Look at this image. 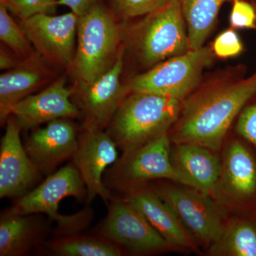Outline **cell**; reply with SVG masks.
Segmentation results:
<instances>
[{"label": "cell", "mask_w": 256, "mask_h": 256, "mask_svg": "<svg viewBox=\"0 0 256 256\" xmlns=\"http://www.w3.org/2000/svg\"><path fill=\"white\" fill-rule=\"evenodd\" d=\"M124 52L112 68L90 84L77 86L80 107L84 116V127L105 130L130 92L121 82L124 68Z\"/></svg>", "instance_id": "cell-12"}, {"label": "cell", "mask_w": 256, "mask_h": 256, "mask_svg": "<svg viewBox=\"0 0 256 256\" xmlns=\"http://www.w3.org/2000/svg\"><path fill=\"white\" fill-rule=\"evenodd\" d=\"M58 256H120L124 252L101 236L80 233L55 237L42 246Z\"/></svg>", "instance_id": "cell-22"}, {"label": "cell", "mask_w": 256, "mask_h": 256, "mask_svg": "<svg viewBox=\"0 0 256 256\" xmlns=\"http://www.w3.org/2000/svg\"><path fill=\"white\" fill-rule=\"evenodd\" d=\"M122 192L124 193L122 198L139 210L172 246L190 250L195 248L192 234L154 188H146L144 183Z\"/></svg>", "instance_id": "cell-16"}, {"label": "cell", "mask_w": 256, "mask_h": 256, "mask_svg": "<svg viewBox=\"0 0 256 256\" xmlns=\"http://www.w3.org/2000/svg\"><path fill=\"white\" fill-rule=\"evenodd\" d=\"M102 0H58V6H66L78 16L86 14Z\"/></svg>", "instance_id": "cell-30"}, {"label": "cell", "mask_w": 256, "mask_h": 256, "mask_svg": "<svg viewBox=\"0 0 256 256\" xmlns=\"http://www.w3.org/2000/svg\"><path fill=\"white\" fill-rule=\"evenodd\" d=\"M120 30L102 3L78 16L76 50L72 70L78 86L94 82L112 68L118 56Z\"/></svg>", "instance_id": "cell-4"}, {"label": "cell", "mask_w": 256, "mask_h": 256, "mask_svg": "<svg viewBox=\"0 0 256 256\" xmlns=\"http://www.w3.org/2000/svg\"><path fill=\"white\" fill-rule=\"evenodd\" d=\"M188 28L190 50L204 46L222 5L233 0H178Z\"/></svg>", "instance_id": "cell-21"}, {"label": "cell", "mask_w": 256, "mask_h": 256, "mask_svg": "<svg viewBox=\"0 0 256 256\" xmlns=\"http://www.w3.org/2000/svg\"><path fill=\"white\" fill-rule=\"evenodd\" d=\"M210 255L256 256V226L250 222L234 220L224 226L216 242L210 246Z\"/></svg>", "instance_id": "cell-23"}, {"label": "cell", "mask_w": 256, "mask_h": 256, "mask_svg": "<svg viewBox=\"0 0 256 256\" xmlns=\"http://www.w3.org/2000/svg\"><path fill=\"white\" fill-rule=\"evenodd\" d=\"M255 94L256 73L193 96L182 105L170 140L220 150L232 122Z\"/></svg>", "instance_id": "cell-1"}, {"label": "cell", "mask_w": 256, "mask_h": 256, "mask_svg": "<svg viewBox=\"0 0 256 256\" xmlns=\"http://www.w3.org/2000/svg\"><path fill=\"white\" fill-rule=\"evenodd\" d=\"M236 200H245L256 192V164L248 150L242 143L229 144L222 162L220 186Z\"/></svg>", "instance_id": "cell-20"}, {"label": "cell", "mask_w": 256, "mask_h": 256, "mask_svg": "<svg viewBox=\"0 0 256 256\" xmlns=\"http://www.w3.org/2000/svg\"><path fill=\"white\" fill-rule=\"evenodd\" d=\"M213 150L195 144H176L172 160L190 180L192 188L208 194L220 186L222 162Z\"/></svg>", "instance_id": "cell-19"}, {"label": "cell", "mask_w": 256, "mask_h": 256, "mask_svg": "<svg viewBox=\"0 0 256 256\" xmlns=\"http://www.w3.org/2000/svg\"><path fill=\"white\" fill-rule=\"evenodd\" d=\"M230 14V26L233 28H254L256 24V11L245 0H233Z\"/></svg>", "instance_id": "cell-28"}, {"label": "cell", "mask_w": 256, "mask_h": 256, "mask_svg": "<svg viewBox=\"0 0 256 256\" xmlns=\"http://www.w3.org/2000/svg\"><path fill=\"white\" fill-rule=\"evenodd\" d=\"M74 89L60 78L38 94L25 98L12 108L10 116L16 118L22 129H31L57 119L78 118L80 111L72 102Z\"/></svg>", "instance_id": "cell-15"}, {"label": "cell", "mask_w": 256, "mask_h": 256, "mask_svg": "<svg viewBox=\"0 0 256 256\" xmlns=\"http://www.w3.org/2000/svg\"><path fill=\"white\" fill-rule=\"evenodd\" d=\"M212 50L216 56L228 58L240 54L244 46L238 34L232 28L222 32L215 38Z\"/></svg>", "instance_id": "cell-27"}, {"label": "cell", "mask_w": 256, "mask_h": 256, "mask_svg": "<svg viewBox=\"0 0 256 256\" xmlns=\"http://www.w3.org/2000/svg\"><path fill=\"white\" fill-rule=\"evenodd\" d=\"M58 0H0L20 20L38 14H54Z\"/></svg>", "instance_id": "cell-25"}, {"label": "cell", "mask_w": 256, "mask_h": 256, "mask_svg": "<svg viewBox=\"0 0 256 256\" xmlns=\"http://www.w3.org/2000/svg\"><path fill=\"white\" fill-rule=\"evenodd\" d=\"M0 52H1L0 53V68L1 70H11V69L20 66L24 62V60H20L18 56L12 55L2 47Z\"/></svg>", "instance_id": "cell-31"}, {"label": "cell", "mask_w": 256, "mask_h": 256, "mask_svg": "<svg viewBox=\"0 0 256 256\" xmlns=\"http://www.w3.org/2000/svg\"><path fill=\"white\" fill-rule=\"evenodd\" d=\"M170 142L165 133L136 150L124 152L106 170L104 176L106 188L111 192H122L149 180L166 178L192 188L190 180L172 160Z\"/></svg>", "instance_id": "cell-5"}, {"label": "cell", "mask_w": 256, "mask_h": 256, "mask_svg": "<svg viewBox=\"0 0 256 256\" xmlns=\"http://www.w3.org/2000/svg\"><path fill=\"white\" fill-rule=\"evenodd\" d=\"M0 40L20 60H30L38 56L20 25L15 22L2 2H0Z\"/></svg>", "instance_id": "cell-24"}, {"label": "cell", "mask_w": 256, "mask_h": 256, "mask_svg": "<svg viewBox=\"0 0 256 256\" xmlns=\"http://www.w3.org/2000/svg\"></svg>", "instance_id": "cell-32"}, {"label": "cell", "mask_w": 256, "mask_h": 256, "mask_svg": "<svg viewBox=\"0 0 256 256\" xmlns=\"http://www.w3.org/2000/svg\"><path fill=\"white\" fill-rule=\"evenodd\" d=\"M40 214H20L10 208L0 217V256L28 255L43 246L48 225Z\"/></svg>", "instance_id": "cell-17"}, {"label": "cell", "mask_w": 256, "mask_h": 256, "mask_svg": "<svg viewBox=\"0 0 256 256\" xmlns=\"http://www.w3.org/2000/svg\"><path fill=\"white\" fill-rule=\"evenodd\" d=\"M40 56L0 76V121L6 124L12 108L32 95L50 80L48 69Z\"/></svg>", "instance_id": "cell-18"}, {"label": "cell", "mask_w": 256, "mask_h": 256, "mask_svg": "<svg viewBox=\"0 0 256 256\" xmlns=\"http://www.w3.org/2000/svg\"><path fill=\"white\" fill-rule=\"evenodd\" d=\"M107 206L108 214L96 232L122 252L146 255L172 248L144 216L124 198L114 197Z\"/></svg>", "instance_id": "cell-8"}, {"label": "cell", "mask_w": 256, "mask_h": 256, "mask_svg": "<svg viewBox=\"0 0 256 256\" xmlns=\"http://www.w3.org/2000/svg\"><path fill=\"white\" fill-rule=\"evenodd\" d=\"M70 119L50 121L35 129L24 144L28 156L42 174H53L64 162L72 160L78 143V134Z\"/></svg>", "instance_id": "cell-14"}, {"label": "cell", "mask_w": 256, "mask_h": 256, "mask_svg": "<svg viewBox=\"0 0 256 256\" xmlns=\"http://www.w3.org/2000/svg\"><path fill=\"white\" fill-rule=\"evenodd\" d=\"M118 148L107 131L82 126L72 160L86 188L88 204L100 196L108 206L114 198L112 192L104 184V176L108 168L118 160Z\"/></svg>", "instance_id": "cell-11"}, {"label": "cell", "mask_w": 256, "mask_h": 256, "mask_svg": "<svg viewBox=\"0 0 256 256\" xmlns=\"http://www.w3.org/2000/svg\"><path fill=\"white\" fill-rule=\"evenodd\" d=\"M214 55L210 47L188 50L133 77L128 87L130 92H151L182 101L197 86Z\"/></svg>", "instance_id": "cell-7"}, {"label": "cell", "mask_w": 256, "mask_h": 256, "mask_svg": "<svg viewBox=\"0 0 256 256\" xmlns=\"http://www.w3.org/2000/svg\"><path fill=\"white\" fill-rule=\"evenodd\" d=\"M5 124L0 146V198H20L31 191L42 174L25 150L16 118L10 116Z\"/></svg>", "instance_id": "cell-13"}, {"label": "cell", "mask_w": 256, "mask_h": 256, "mask_svg": "<svg viewBox=\"0 0 256 256\" xmlns=\"http://www.w3.org/2000/svg\"><path fill=\"white\" fill-rule=\"evenodd\" d=\"M154 190L195 238L210 246L218 240L225 225L220 208L210 194L166 184H160Z\"/></svg>", "instance_id": "cell-10"}, {"label": "cell", "mask_w": 256, "mask_h": 256, "mask_svg": "<svg viewBox=\"0 0 256 256\" xmlns=\"http://www.w3.org/2000/svg\"><path fill=\"white\" fill-rule=\"evenodd\" d=\"M237 132L256 146V104L246 108L240 114Z\"/></svg>", "instance_id": "cell-29"}, {"label": "cell", "mask_w": 256, "mask_h": 256, "mask_svg": "<svg viewBox=\"0 0 256 256\" xmlns=\"http://www.w3.org/2000/svg\"><path fill=\"white\" fill-rule=\"evenodd\" d=\"M131 92L107 128V132L122 152L136 150L168 133L182 108V100L172 98Z\"/></svg>", "instance_id": "cell-2"}, {"label": "cell", "mask_w": 256, "mask_h": 256, "mask_svg": "<svg viewBox=\"0 0 256 256\" xmlns=\"http://www.w3.org/2000/svg\"><path fill=\"white\" fill-rule=\"evenodd\" d=\"M69 196L86 201V188L73 162L50 174L41 184L18 198L10 210L20 214L48 216V220L56 224L54 238L80 233L92 222L94 213L87 208L75 214H60L58 205Z\"/></svg>", "instance_id": "cell-3"}, {"label": "cell", "mask_w": 256, "mask_h": 256, "mask_svg": "<svg viewBox=\"0 0 256 256\" xmlns=\"http://www.w3.org/2000/svg\"><path fill=\"white\" fill-rule=\"evenodd\" d=\"M78 16L38 14L20 20V25L42 60L60 68H70L76 50Z\"/></svg>", "instance_id": "cell-9"}, {"label": "cell", "mask_w": 256, "mask_h": 256, "mask_svg": "<svg viewBox=\"0 0 256 256\" xmlns=\"http://www.w3.org/2000/svg\"><path fill=\"white\" fill-rule=\"evenodd\" d=\"M134 40L140 60L148 66L190 50L180 1L168 0L159 9L146 15L136 28Z\"/></svg>", "instance_id": "cell-6"}, {"label": "cell", "mask_w": 256, "mask_h": 256, "mask_svg": "<svg viewBox=\"0 0 256 256\" xmlns=\"http://www.w3.org/2000/svg\"><path fill=\"white\" fill-rule=\"evenodd\" d=\"M116 14L130 18L146 15L163 6L168 0H110Z\"/></svg>", "instance_id": "cell-26"}]
</instances>
